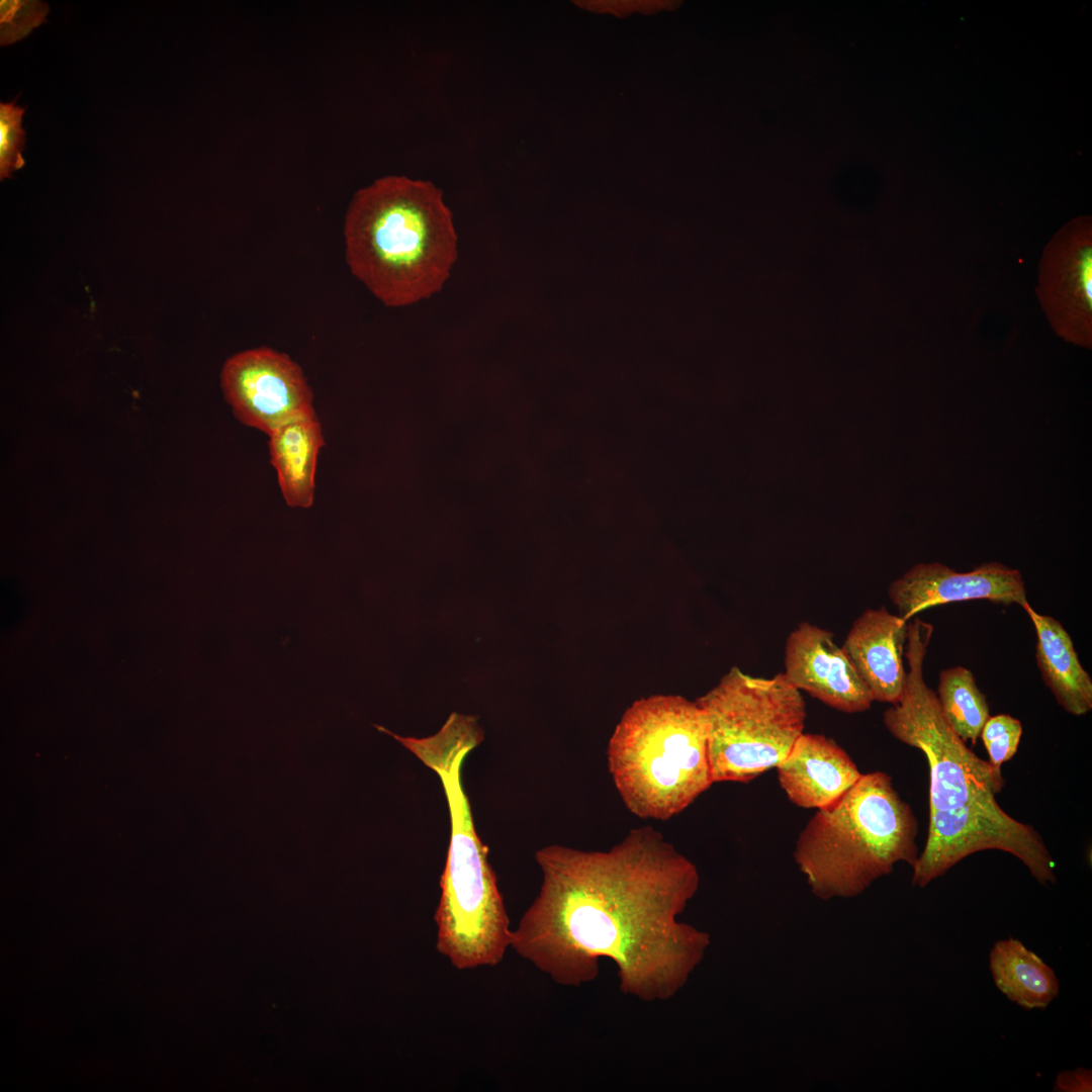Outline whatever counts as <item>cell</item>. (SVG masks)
I'll return each instance as SVG.
<instances>
[{
  "mask_svg": "<svg viewBox=\"0 0 1092 1092\" xmlns=\"http://www.w3.org/2000/svg\"><path fill=\"white\" fill-rule=\"evenodd\" d=\"M540 891L512 930L511 947L555 983L578 987L616 968L623 993L672 998L710 945V935L678 920L696 895L693 861L651 826L635 828L605 851L548 845L535 853Z\"/></svg>",
  "mask_w": 1092,
  "mask_h": 1092,
  "instance_id": "obj_1",
  "label": "cell"
},
{
  "mask_svg": "<svg viewBox=\"0 0 1092 1092\" xmlns=\"http://www.w3.org/2000/svg\"><path fill=\"white\" fill-rule=\"evenodd\" d=\"M933 627L908 623L904 692L883 722L894 738L924 754L929 768V824L911 883L923 888L965 857L997 849L1011 853L1042 886L1057 882L1055 861L1039 833L1008 815L996 800L1004 781L953 731L923 677Z\"/></svg>",
  "mask_w": 1092,
  "mask_h": 1092,
  "instance_id": "obj_2",
  "label": "cell"
},
{
  "mask_svg": "<svg viewBox=\"0 0 1092 1092\" xmlns=\"http://www.w3.org/2000/svg\"><path fill=\"white\" fill-rule=\"evenodd\" d=\"M345 259L385 306L438 293L457 260V234L443 192L431 181L388 175L359 189L344 220Z\"/></svg>",
  "mask_w": 1092,
  "mask_h": 1092,
  "instance_id": "obj_3",
  "label": "cell"
},
{
  "mask_svg": "<svg viewBox=\"0 0 1092 1092\" xmlns=\"http://www.w3.org/2000/svg\"><path fill=\"white\" fill-rule=\"evenodd\" d=\"M477 746L470 731L448 725L432 736L414 738L408 747L439 776L449 807L450 842L434 919L438 952L460 971L498 965L512 938L488 850L475 830L462 784L463 761Z\"/></svg>",
  "mask_w": 1092,
  "mask_h": 1092,
  "instance_id": "obj_4",
  "label": "cell"
},
{
  "mask_svg": "<svg viewBox=\"0 0 1092 1092\" xmlns=\"http://www.w3.org/2000/svg\"><path fill=\"white\" fill-rule=\"evenodd\" d=\"M918 822L884 771L862 774L843 797L817 809L800 832L794 859L822 900L852 898L889 875L911 868L919 852Z\"/></svg>",
  "mask_w": 1092,
  "mask_h": 1092,
  "instance_id": "obj_5",
  "label": "cell"
},
{
  "mask_svg": "<svg viewBox=\"0 0 1092 1092\" xmlns=\"http://www.w3.org/2000/svg\"><path fill=\"white\" fill-rule=\"evenodd\" d=\"M607 758L623 803L640 818L667 820L714 783L703 711L679 695L633 702L614 729Z\"/></svg>",
  "mask_w": 1092,
  "mask_h": 1092,
  "instance_id": "obj_6",
  "label": "cell"
},
{
  "mask_svg": "<svg viewBox=\"0 0 1092 1092\" xmlns=\"http://www.w3.org/2000/svg\"><path fill=\"white\" fill-rule=\"evenodd\" d=\"M703 711L714 783H748L777 767L804 733L806 704L783 673L732 667L696 700Z\"/></svg>",
  "mask_w": 1092,
  "mask_h": 1092,
  "instance_id": "obj_7",
  "label": "cell"
},
{
  "mask_svg": "<svg viewBox=\"0 0 1092 1092\" xmlns=\"http://www.w3.org/2000/svg\"><path fill=\"white\" fill-rule=\"evenodd\" d=\"M220 380L239 421L268 435L286 422L314 412L302 369L274 349L258 347L233 355L222 367Z\"/></svg>",
  "mask_w": 1092,
  "mask_h": 1092,
  "instance_id": "obj_8",
  "label": "cell"
},
{
  "mask_svg": "<svg viewBox=\"0 0 1092 1092\" xmlns=\"http://www.w3.org/2000/svg\"><path fill=\"white\" fill-rule=\"evenodd\" d=\"M1037 295L1057 333L1067 342L1092 345V237L1087 220L1063 228L1045 247Z\"/></svg>",
  "mask_w": 1092,
  "mask_h": 1092,
  "instance_id": "obj_9",
  "label": "cell"
},
{
  "mask_svg": "<svg viewBox=\"0 0 1092 1092\" xmlns=\"http://www.w3.org/2000/svg\"><path fill=\"white\" fill-rule=\"evenodd\" d=\"M888 596L905 621L923 610L954 602L985 600L1020 607L1028 602L1021 572L997 561L967 572L938 562L919 563L891 582Z\"/></svg>",
  "mask_w": 1092,
  "mask_h": 1092,
  "instance_id": "obj_10",
  "label": "cell"
},
{
  "mask_svg": "<svg viewBox=\"0 0 1092 1092\" xmlns=\"http://www.w3.org/2000/svg\"><path fill=\"white\" fill-rule=\"evenodd\" d=\"M787 679L827 706L845 713H860L874 702L871 693L828 630L802 622L785 647Z\"/></svg>",
  "mask_w": 1092,
  "mask_h": 1092,
  "instance_id": "obj_11",
  "label": "cell"
},
{
  "mask_svg": "<svg viewBox=\"0 0 1092 1092\" xmlns=\"http://www.w3.org/2000/svg\"><path fill=\"white\" fill-rule=\"evenodd\" d=\"M908 621L885 607L867 609L853 622L841 646L874 701L896 704L902 697L907 672L904 644Z\"/></svg>",
  "mask_w": 1092,
  "mask_h": 1092,
  "instance_id": "obj_12",
  "label": "cell"
},
{
  "mask_svg": "<svg viewBox=\"0 0 1092 1092\" xmlns=\"http://www.w3.org/2000/svg\"><path fill=\"white\" fill-rule=\"evenodd\" d=\"M776 768L788 799L808 809L832 806L862 775L844 749L821 734L803 733Z\"/></svg>",
  "mask_w": 1092,
  "mask_h": 1092,
  "instance_id": "obj_13",
  "label": "cell"
},
{
  "mask_svg": "<svg viewBox=\"0 0 1092 1092\" xmlns=\"http://www.w3.org/2000/svg\"><path fill=\"white\" fill-rule=\"evenodd\" d=\"M1036 634V663L1045 686L1069 714L1082 716L1092 709V679L1082 666L1073 640L1060 621L1021 607Z\"/></svg>",
  "mask_w": 1092,
  "mask_h": 1092,
  "instance_id": "obj_14",
  "label": "cell"
},
{
  "mask_svg": "<svg viewBox=\"0 0 1092 1092\" xmlns=\"http://www.w3.org/2000/svg\"><path fill=\"white\" fill-rule=\"evenodd\" d=\"M324 444L314 412L296 417L269 434L271 463L289 507L312 506L317 455Z\"/></svg>",
  "mask_w": 1092,
  "mask_h": 1092,
  "instance_id": "obj_15",
  "label": "cell"
},
{
  "mask_svg": "<svg viewBox=\"0 0 1092 1092\" xmlns=\"http://www.w3.org/2000/svg\"><path fill=\"white\" fill-rule=\"evenodd\" d=\"M989 968L998 990L1024 1010H1044L1060 994L1053 968L1019 939L997 940L989 952Z\"/></svg>",
  "mask_w": 1092,
  "mask_h": 1092,
  "instance_id": "obj_16",
  "label": "cell"
},
{
  "mask_svg": "<svg viewBox=\"0 0 1092 1092\" xmlns=\"http://www.w3.org/2000/svg\"><path fill=\"white\" fill-rule=\"evenodd\" d=\"M938 704L953 731L973 744L980 737L990 717L986 696L977 686L973 672L961 665L939 672L936 693Z\"/></svg>",
  "mask_w": 1092,
  "mask_h": 1092,
  "instance_id": "obj_17",
  "label": "cell"
},
{
  "mask_svg": "<svg viewBox=\"0 0 1092 1092\" xmlns=\"http://www.w3.org/2000/svg\"><path fill=\"white\" fill-rule=\"evenodd\" d=\"M46 2L35 0L0 1V43L2 47L18 41L46 21L49 13Z\"/></svg>",
  "mask_w": 1092,
  "mask_h": 1092,
  "instance_id": "obj_18",
  "label": "cell"
},
{
  "mask_svg": "<svg viewBox=\"0 0 1092 1092\" xmlns=\"http://www.w3.org/2000/svg\"><path fill=\"white\" fill-rule=\"evenodd\" d=\"M1021 735V722L1008 714L990 716L985 722L980 736L988 752V762L996 772L1001 774V765L1014 756Z\"/></svg>",
  "mask_w": 1092,
  "mask_h": 1092,
  "instance_id": "obj_19",
  "label": "cell"
},
{
  "mask_svg": "<svg viewBox=\"0 0 1092 1092\" xmlns=\"http://www.w3.org/2000/svg\"><path fill=\"white\" fill-rule=\"evenodd\" d=\"M24 108L15 102L0 103V178L10 177L11 173L22 168L25 161L22 151L25 131L21 126Z\"/></svg>",
  "mask_w": 1092,
  "mask_h": 1092,
  "instance_id": "obj_20",
  "label": "cell"
},
{
  "mask_svg": "<svg viewBox=\"0 0 1092 1092\" xmlns=\"http://www.w3.org/2000/svg\"><path fill=\"white\" fill-rule=\"evenodd\" d=\"M1053 1091L1091 1092L1092 1071L1087 1068L1078 1067L1074 1070L1060 1072L1056 1077Z\"/></svg>",
  "mask_w": 1092,
  "mask_h": 1092,
  "instance_id": "obj_21",
  "label": "cell"
}]
</instances>
